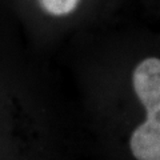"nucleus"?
Segmentation results:
<instances>
[{"label": "nucleus", "mask_w": 160, "mask_h": 160, "mask_svg": "<svg viewBox=\"0 0 160 160\" xmlns=\"http://www.w3.org/2000/svg\"><path fill=\"white\" fill-rule=\"evenodd\" d=\"M132 84L147 120L133 131L129 148L136 160H160V59L140 62L133 69Z\"/></svg>", "instance_id": "f257e3e1"}, {"label": "nucleus", "mask_w": 160, "mask_h": 160, "mask_svg": "<svg viewBox=\"0 0 160 160\" xmlns=\"http://www.w3.org/2000/svg\"><path fill=\"white\" fill-rule=\"evenodd\" d=\"M46 13L52 16H66L78 8L80 0H38Z\"/></svg>", "instance_id": "f03ea898"}]
</instances>
